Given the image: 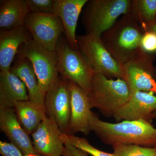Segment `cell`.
Masks as SVG:
<instances>
[{"label": "cell", "instance_id": "6da1fadb", "mask_svg": "<svg viewBox=\"0 0 156 156\" xmlns=\"http://www.w3.org/2000/svg\"><path fill=\"white\" fill-rule=\"evenodd\" d=\"M90 128L106 145L133 144L156 147V128L145 120L108 122L100 119L92 112Z\"/></svg>", "mask_w": 156, "mask_h": 156}, {"label": "cell", "instance_id": "7a4b0ae2", "mask_svg": "<svg viewBox=\"0 0 156 156\" xmlns=\"http://www.w3.org/2000/svg\"><path fill=\"white\" fill-rule=\"evenodd\" d=\"M144 31L128 13L104 33L101 40L121 66L142 52L140 41Z\"/></svg>", "mask_w": 156, "mask_h": 156}, {"label": "cell", "instance_id": "3957f363", "mask_svg": "<svg viewBox=\"0 0 156 156\" xmlns=\"http://www.w3.org/2000/svg\"><path fill=\"white\" fill-rule=\"evenodd\" d=\"M131 3V0H88L82 18L86 34L101 37L121 15L129 13Z\"/></svg>", "mask_w": 156, "mask_h": 156}, {"label": "cell", "instance_id": "277c9868", "mask_svg": "<svg viewBox=\"0 0 156 156\" xmlns=\"http://www.w3.org/2000/svg\"><path fill=\"white\" fill-rule=\"evenodd\" d=\"M131 95L128 84L123 79L113 80L101 74H94L89 96L91 106L105 116L113 117Z\"/></svg>", "mask_w": 156, "mask_h": 156}, {"label": "cell", "instance_id": "5b68a950", "mask_svg": "<svg viewBox=\"0 0 156 156\" xmlns=\"http://www.w3.org/2000/svg\"><path fill=\"white\" fill-rule=\"evenodd\" d=\"M59 75L73 82L89 96L95 73L79 50L73 49L61 36L56 46Z\"/></svg>", "mask_w": 156, "mask_h": 156}, {"label": "cell", "instance_id": "8992f818", "mask_svg": "<svg viewBox=\"0 0 156 156\" xmlns=\"http://www.w3.org/2000/svg\"><path fill=\"white\" fill-rule=\"evenodd\" d=\"M17 55L30 60L37 77L41 91L46 96L60 76L56 51H50L32 39L20 46Z\"/></svg>", "mask_w": 156, "mask_h": 156}, {"label": "cell", "instance_id": "52a82bcc", "mask_svg": "<svg viewBox=\"0 0 156 156\" xmlns=\"http://www.w3.org/2000/svg\"><path fill=\"white\" fill-rule=\"evenodd\" d=\"M78 50L94 70L107 77L123 80L122 66L102 43L101 38L92 35L77 36Z\"/></svg>", "mask_w": 156, "mask_h": 156}, {"label": "cell", "instance_id": "ba28073f", "mask_svg": "<svg viewBox=\"0 0 156 156\" xmlns=\"http://www.w3.org/2000/svg\"><path fill=\"white\" fill-rule=\"evenodd\" d=\"M69 80L60 76L48 91L45 99L47 116L54 120L62 133L69 134L71 114Z\"/></svg>", "mask_w": 156, "mask_h": 156}, {"label": "cell", "instance_id": "9c48e42d", "mask_svg": "<svg viewBox=\"0 0 156 156\" xmlns=\"http://www.w3.org/2000/svg\"><path fill=\"white\" fill-rule=\"evenodd\" d=\"M24 27L34 41L50 51H56L58 39L65 32L61 20L54 14L30 12Z\"/></svg>", "mask_w": 156, "mask_h": 156}, {"label": "cell", "instance_id": "30bf717a", "mask_svg": "<svg viewBox=\"0 0 156 156\" xmlns=\"http://www.w3.org/2000/svg\"><path fill=\"white\" fill-rule=\"evenodd\" d=\"M122 67L123 80L131 93L138 91L156 93L154 68L149 54L142 51Z\"/></svg>", "mask_w": 156, "mask_h": 156}, {"label": "cell", "instance_id": "8fae6325", "mask_svg": "<svg viewBox=\"0 0 156 156\" xmlns=\"http://www.w3.org/2000/svg\"><path fill=\"white\" fill-rule=\"evenodd\" d=\"M63 134L56 122L47 116L31 135L36 152L44 156L63 155Z\"/></svg>", "mask_w": 156, "mask_h": 156}, {"label": "cell", "instance_id": "7c38bea8", "mask_svg": "<svg viewBox=\"0 0 156 156\" xmlns=\"http://www.w3.org/2000/svg\"><path fill=\"white\" fill-rule=\"evenodd\" d=\"M71 92V114L69 134L80 132L85 135L90 133L91 101L89 95L80 87L70 81Z\"/></svg>", "mask_w": 156, "mask_h": 156}, {"label": "cell", "instance_id": "4fadbf2b", "mask_svg": "<svg viewBox=\"0 0 156 156\" xmlns=\"http://www.w3.org/2000/svg\"><path fill=\"white\" fill-rule=\"evenodd\" d=\"M153 92L138 91L130 97L113 117L117 122L145 120L151 123L156 111V96Z\"/></svg>", "mask_w": 156, "mask_h": 156}, {"label": "cell", "instance_id": "5bb4252c", "mask_svg": "<svg viewBox=\"0 0 156 156\" xmlns=\"http://www.w3.org/2000/svg\"><path fill=\"white\" fill-rule=\"evenodd\" d=\"M88 0H54L53 14L61 20L66 39L73 49L78 50L76 34L79 17Z\"/></svg>", "mask_w": 156, "mask_h": 156}, {"label": "cell", "instance_id": "9a60e30c", "mask_svg": "<svg viewBox=\"0 0 156 156\" xmlns=\"http://www.w3.org/2000/svg\"><path fill=\"white\" fill-rule=\"evenodd\" d=\"M0 128L24 155L36 153L32 140L19 123L14 108H0Z\"/></svg>", "mask_w": 156, "mask_h": 156}, {"label": "cell", "instance_id": "2e32d148", "mask_svg": "<svg viewBox=\"0 0 156 156\" xmlns=\"http://www.w3.org/2000/svg\"><path fill=\"white\" fill-rule=\"evenodd\" d=\"M30 34L24 26L0 32V69L11 70V64L17 55L20 47L32 40Z\"/></svg>", "mask_w": 156, "mask_h": 156}, {"label": "cell", "instance_id": "e0dca14e", "mask_svg": "<svg viewBox=\"0 0 156 156\" xmlns=\"http://www.w3.org/2000/svg\"><path fill=\"white\" fill-rule=\"evenodd\" d=\"M28 100L24 83L11 70L0 72V108H13L17 102Z\"/></svg>", "mask_w": 156, "mask_h": 156}, {"label": "cell", "instance_id": "ac0fdd59", "mask_svg": "<svg viewBox=\"0 0 156 156\" xmlns=\"http://www.w3.org/2000/svg\"><path fill=\"white\" fill-rule=\"evenodd\" d=\"M11 70L25 84L29 101L45 108V96L41 91L37 77L30 60L17 55V59L11 66Z\"/></svg>", "mask_w": 156, "mask_h": 156}, {"label": "cell", "instance_id": "d6986e66", "mask_svg": "<svg viewBox=\"0 0 156 156\" xmlns=\"http://www.w3.org/2000/svg\"><path fill=\"white\" fill-rule=\"evenodd\" d=\"M30 12L27 0H1V30H10L24 26Z\"/></svg>", "mask_w": 156, "mask_h": 156}, {"label": "cell", "instance_id": "ffe728a7", "mask_svg": "<svg viewBox=\"0 0 156 156\" xmlns=\"http://www.w3.org/2000/svg\"><path fill=\"white\" fill-rule=\"evenodd\" d=\"M13 108L19 123L29 135L33 133L47 116L45 108L29 100L17 102Z\"/></svg>", "mask_w": 156, "mask_h": 156}, {"label": "cell", "instance_id": "44dd1931", "mask_svg": "<svg viewBox=\"0 0 156 156\" xmlns=\"http://www.w3.org/2000/svg\"><path fill=\"white\" fill-rule=\"evenodd\" d=\"M128 13L145 31L147 27L156 20V0H132Z\"/></svg>", "mask_w": 156, "mask_h": 156}, {"label": "cell", "instance_id": "7402d4cb", "mask_svg": "<svg viewBox=\"0 0 156 156\" xmlns=\"http://www.w3.org/2000/svg\"><path fill=\"white\" fill-rule=\"evenodd\" d=\"M112 147L116 156H156V147L133 144H117Z\"/></svg>", "mask_w": 156, "mask_h": 156}, {"label": "cell", "instance_id": "603a6c76", "mask_svg": "<svg viewBox=\"0 0 156 156\" xmlns=\"http://www.w3.org/2000/svg\"><path fill=\"white\" fill-rule=\"evenodd\" d=\"M66 139L74 146L92 156H116L114 153H109L96 148L89 143L86 138L73 134H65Z\"/></svg>", "mask_w": 156, "mask_h": 156}, {"label": "cell", "instance_id": "cb8c5ba5", "mask_svg": "<svg viewBox=\"0 0 156 156\" xmlns=\"http://www.w3.org/2000/svg\"><path fill=\"white\" fill-rule=\"evenodd\" d=\"M30 12L53 14L54 0H27Z\"/></svg>", "mask_w": 156, "mask_h": 156}, {"label": "cell", "instance_id": "d4e9b609", "mask_svg": "<svg viewBox=\"0 0 156 156\" xmlns=\"http://www.w3.org/2000/svg\"><path fill=\"white\" fill-rule=\"evenodd\" d=\"M140 48L143 52L148 54L156 52V33L154 32L144 31L140 41Z\"/></svg>", "mask_w": 156, "mask_h": 156}, {"label": "cell", "instance_id": "484cf974", "mask_svg": "<svg viewBox=\"0 0 156 156\" xmlns=\"http://www.w3.org/2000/svg\"><path fill=\"white\" fill-rule=\"evenodd\" d=\"M0 153L3 156H23L21 150L12 142L0 141Z\"/></svg>", "mask_w": 156, "mask_h": 156}, {"label": "cell", "instance_id": "4316f807", "mask_svg": "<svg viewBox=\"0 0 156 156\" xmlns=\"http://www.w3.org/2000/svg\"><path fill=\"white\" fill-rule=\"evenodd\" d=\"M62 139L64 144L62 156H88V154L74 146L66 139L65 134H62Z\"/></svg>", "mask_w": 156, "mask_h": 156}, {"label": "cell", "instance_id": "83f0119b", "mask_svg": "<svg viewBox=\"0 0 156 156\" xmlns=\"http://www.w3.org/2000/svg\"><path fill=\"white\" fill-rule=\"evenodd\" d=\"M147 30L153 31L156 33V20L147 27L145 31Z\"/></svg>", "mask_w": 156, "mask_h": 156}, {"label": "cell", "instance_id": "f1b7e54d", "mask_svg": "<svg viewBox=\"0 0 156 156\" xmlns=\"http://www.w3.org/2000/svg\"><path fill=\"white\" fill-rule=\"evenodd\" d=\"M23 156H42L41 155L37 153H30L24 155Z\"/></svg>", "mask_w": 156, "mask_h": 156}, {"label": "cell", "instance_id": "f546056e", "mask_svg": "<svg viewBox=\"0 0 156 156\" xmlns=\"http://www.w3.org/2000/svg\"><path fill=\"white\" fill-rule=\"evenodd\" d=\"M153 119H156V111L155 112L153 115Z\"/></svg>", "mask_w": 156, "mask_h": 156}]
</instances>
